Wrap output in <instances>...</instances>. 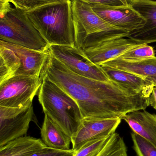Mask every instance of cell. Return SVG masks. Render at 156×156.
Here are the masks:
<instances>
[{"label":"cell","instance_id":"3","mask_svg":"<svg viewBox=\"0 0 156 156\" xmlns=\"http://www.w3.org/2000/svg\"><path fill=\"white\" fill-rule=\"evenodd\" d=\"M41 76L43 80L38 97L44 112L71 139L83 120L79 107L68 94L46 77Z\"/></svg>","mask_w":156,"mask_h":156},{"label":"cell","instance_id":"25","mask_svg":"<svg viewBox=\"0 0 156 156\" xmlns=\"http://www.w3.org/2000/svg\"><path fill=\"white\" fill-rule=\"evenodd\" d=\"M89 4H99L111 6L124 5L120 0H81Z\"/></svg>","mask_w":156,"mask_h":156},{"label":"cell","instance_id":"21","mask_svg":"<svg viewBox=\"0 0 156 156\" xmlns=\"http://www.w3.org/2000/svg\"><path fill=\"white\" fill-rule=\"evenodd\" d=\"M15 7L25 12L33 11L43 6L67 2L71 0H9Z\"/></svg>","mask_w":156,"mask_h":156},{"label":"cell","instance_id":"23","mask_svg":"<svg viewBox=\"0 0 156 156\" xmlns=\"http://www.w3.org/2000/svg\"><path fill=\"white\" fill-rule=\"evenodd\" d=\"M110 136L89 142L75 152L73 156H97L106 144Z\"/></svg>","mask_w":156,"mask_h":156},{"label":"cell","instance_id":"28","mask_svg":"<svg viewBox=\"0 0 156 156\" xmlns=\"http://www.w3.org/2000/svg\"><path fill=\"white\" fill-rule=\"evenodd\" d=\"M125 5H128L130 4V2L132 0H120Z\"/></svg>","mask_w":156,"mask_h":156},{"label":"cell","instance_id":"11","mask_svg":"<svg viewBox=\"0 0 156 156\" xmlns=\"http://www.w3.org/2000/svg\"><path fill=\"white\" fill-rule=\"evenodd\" d=\"M120 118L82 120L78 130L71 138L72 149L76 152L90 141L109 137L115 133Z\"/></svg>","mask_w":156,"mask_h":156},{"label":"cell","instance_id":"12","mask_svg":"<svg viewBox=\"0 0 156 156\" xmlns=\"http://www.w3.org/2000/svg\"><path fill=\"white\" fill-rule=\"evenodd\" d=\"M75 34H92L121 29L107 23L93 11L89 4L81 0H71Z\"/></svg>","mask_w":156,"mask_h":156},{"label":"cell","instance_id":"18","mask_svg":"<svg viewBox=\"0 0 156 156\" xmlns=\"http://www.w3.org/2000/svg\"><path fill=\"white\" fill-rule=\"evenodd\" d=\"M46 147L41 139L24 136L0 147V156H30Z\"/></svg>","mask_w":156,"mask_h":156},{"label":"cell","instance_id":"7","mask_svg":"<svg viewBox=\"0 0 156 156\" xmlns=\"http://www.w3.org/2000/svg\"><path fill=\"white\" fill-rule=\"evenodd\" d=\"M43 78L19 76L0 83V106L21 108L33 102Z\"/></svg>","mask_w":156,"mask_h":156},{"label":"cell","instance_id":"17","mask_svg":"<svg viewBox=\"0 0 156 156\" xmlns=\"http://www.w3.org/2000/svg\"><path fill=\"white\" fill-rule=\"evenodd\" d=\"M40 134L41 140L48 147L58 150H70L71 138L47 115H45Z\"/></svg>","mask_w":156,"mask_h":156},{"label":"cell","instance_id":"13","mask_svg":"<svg viewBox=\"0 0 156 156\" xmlns=\"http://www.w3.org/2000/svg\"><path fill=\"white\" fill-rule=\"evenodd\" d=\"M130 5L146 22L143 27L129 32L127 38L143 44L156 42V1L132 0Z\"/></svg>","mask_w":156,"mask_h":156},{"label":"cell","instance_id":"10","mask_svg":"<svg viewBox=\"0 0 156 156\" xmlns=\"http://www.w3.org/2000/svg\"><path fill=\"white\" fill-rule=\"evenodd\" d=\"M89 4L94 12L105 22L129 32L141 28L146 22L130 4L120 6Z\"/></svg>","mask_w":156,"mask_h":156},{"label":"cell","instance_id":"2","mask_svg":"<svg viewBox=\"0 0 156 156\" xmlns=\"http://www.w3.org/2000/svg\"><path fill=\"white\" fill-rule=\"evenodd\" d=\"M25 13L49 45L76 46L71 1Z\"/></svg>","mask_w":156,"mask_h":156},{"label":"cell","instance_id":"9","mask_svg":"<svg viewBox=\"0 0 156 156\" xmlns=\"http://www.w3.org/2000/svg\"><path fill=\"white\" fill-rule=\"evenodd\" d=\"M34 116L33 102L21 108L0 106V147L26 135Z\"/></svg>","mask_w":156,"mask_h":156},{"label":"cell","instance_id":"5","mask_svg":"<svg viewBox=\"0 0 156 156\" xmlns=\"http://www.w3.org/2000/svg\"><path fill=\"white\" fill-rule=\"evenodd\" d=\"M0 19V40L36 51L49 50V45L24 10L13 5Z\"/></svg>","mask_w":156,"mask_h":156},{"label":"cell","instance_id":"6","mask_svg":"<svg viewBox=\"0 0 156 156\" xmlns=\"http://www.w3.org/2000/svg\"><path fill=\"white\" fill-rule=\"evenodd\" d=\"M75 37L76 46L87 58L98 66L117 58L128 50L143 44L125 37L98 40L81 34H76Z\"/></svg>","mask_w":156,"mask_h":156},{"label":"cell","instance_id":"15","mask_svg":"<svg viewBox=\"0 0 156 156\" xmlns=\"http://www.w3.org/2000/svg\"><path fill=\"white\" fill-rule=\"evenodd\" d=\"M111 80L121 84L136 94H143L149 97L154 85L143 78L132 73L107 66H100Z\"/></svg>","mask_w":156,"mask_h":156},{"label":"cell","instance_id":"22","mask_svg":"<svg viewBox=\"0 0 156 156\" xmlns=\"http://www.w3.org/2000/svg\"><path fill=\"white\" fill-rule=\"evenodd\" d=\"M133 147L137 156H156V147L135 133H131Z\"/></svg>","mask_w":156,"mask_h":156},{"label":"cell","instance_id":"8","mask_svg":"<svg viewBox=\"0 0 156 156\" xmlns=\"http://www.w3.org/2000/svg\"><path fill=\"white\" fill-rule=\"evenodd\" d=\"M50 55L75 74L97 80H110L100 66L87 58L77 46L49 45Z\"/></svg>","mask_w":156,"mask_h":156},{"label":"cell","instance_id":"26","mask_svg":"<svg viewBox=\"0 0 156 156\" xmlns=\"http://www.w3.org/2000/svg\"><path fill=\"white\" fill-rule=\"evenodd\" d=\"M13 5L9 0H0V18L4 16Z\"/></svg>","mask_w":156,"mask_h":156},{"label":"cell","instance_id":"4","mask_svg":"<svg viewBox=\"0 0 156 156\" xmlns=\"http://www.w3.org/2000/svg\"><path fill=\"white\" fill-rule=\"evenodd\" d=\"M50 55L0 40V83L19 76L40 77Z\"/></svg>","mask_w":156,"mask_h":156},{"label":"cell","instance_id":"27","mask_svg":"<svg viewBox=\"0 0 156 156\" xmlns=\"http://www.w3.org/2000/svg\"><path fill=\"white\" fill-rule=\"evenodd\" d=\"M150 105L156 110V86H154L152 93L149 97Z\"/></svg>","mask_w":156,"mask_h":156},{"label":"cell","instance_id":"20","mask_svg":"<svg viewBox=\"0 0 156 156\" xmlns=\"http://www.w3.org/2000/svg\"><path fill=\"white\" fill-rule=\"evenodd\" d=\"M155 56V52L153 47L148 44L140 45L128 50L116 58L128 61H138Z\"/></svg>","mask_w":156,"mask_h":156},{"label":"cell","instance_id":"1","mask_svg":"<svg viewBox=\"0 0 156 156\" xmlns=\"http://www.w3.org/2000/svg\"><path fill=\"white\" fill-rule=\"evenodd\" d=\"M42 75L72 97L83 119L120 118L150 105L149 97L136 94L114 81H101L75 74L50 54Z\"/></svg>","mask_w":156,"mask_h":156},{"label":"cell","instance_id":"19","mask_svg":"<svg viewBox=\"0 0 156 156\" xmlns=\"http://www.w3.org/2000/svg\"><path fill=\"white\" fill-rule=\"evenodd\" d=\"M97 156H127V148L123 139L119 134L114 133Z\"/></svg>","mask_w":156,"mask_h":156},{"label":"cell","instance_id":"16","mask_svg":"<svg viewBox=\"0 0 156 156\" xmlns=\"http://www.w3.org/2000/svg\"><path fill=\"white\" fill-rule=\"evenodd\" d=\"M101 65L137 75L156 86V57L138 61H128L114 58Z\"/></svg>","mask_w":156,"mask_h":156},{"label":"cell","instance_id":"14","mask_svg":"<svg viewBox=\"0 0 156 156\" xmlns=\"http://www.w3.org/2000/svg\"><path fill=\"white\" fill-rule=\"evenodd\" d=\"M128 113L122 117L132 132L149 141L156 147V115L145 110Z\"/></svg>","mask_w":156,"mask_h":156},{"label":"cell","instance_id":"24","mask_svg":"<svg viewBox=\"0 0 156 156\" xmlns=\"http://www.w3.org/2000/svg\"><path fill=\"white\" fill-rule=\"evenodd\" d=\"M75 152L72 149L60 150L47 147L30 156H73Z\"/></svg>","mask_w":156,"mask_h":156}]
</instances>
